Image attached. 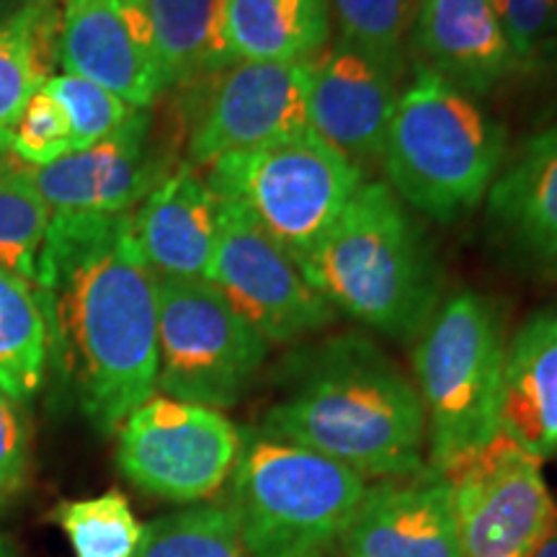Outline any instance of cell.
<instances>
[{
    "label": "cell",
    "instance_id": "obj_9",
    "mask_svg": "<svg viewBox=\"0 0 557 557\" xmlns=\"http://www.w3.org/2000/svg\"><path fill=\"white\" fill-rule=\"evenodd\" d=\"M436 470L449 483L459 557H534L557 524L542 459L500 431Z\"/></svg>",
    "mask_w": 557,
    "mask_h": 557
},
{
    "label": "cell",
    "instance_id": "obj_28",
    "mask_svg": "<svg viewBox=\"0 0 557 557\" xmlns=\"http://www.w3.org/2000/svg\"><path fill=\"white\" fill-rule=\"evenodd\" d=\"M52 519L65 529L75 557H132L143 540V524L120 491L67 500L54 508Z\"/></svg>",
    "mask_w": 557,
    "mask_h": 557
},
{
    "label": "cell",
    "instance_id": "obj_5",
    "mask_svg": "<svg viewBox=\"0 0 557 557\" xmlns=\"http://www.w3.org/2000/svg\"><path fill=\"white\" fill-rule=\"evenodd\" d=\"M364 491L344 465L256 431L243 438L225 506L248 557H325Z\"/></svg>",
    "mask_w": 557,
    "mask_h": 557
},
{
    "label": "cell",
    "instance_id": "obj_19",
    "mask_svg": "<svg viewBox=\"0 0 557 557\" xmlns=\"http://www.w3.org/2000/svg\"><path fill=\"white\" fill-rule=\"evenodd\" d=\"M220 197L189 163L178 165L143 205L132 230L145 263L158 278H207L218 243Z\"/></svg>",
    "mask_w": 557,
    "mask_h": 557
},
{
    "label": "cell",
    "instance_id": "obj_3",
    "mask_svg": "<svg viewBox=\"0 0 557 557\" xmlns=\"http://www.w3.org/2000/svg\"><path fill=\"white\" fill-rule=\"evenodd\" d=\"M299 269L333 308L400 341L421 336L442 297L426 235L377 181L359 186Z\"/></svg>",
    "mask_w": 557,
    "mask_h": 557
},
{
    "label": "cell",
    "instance_id": "obj_29",
    "mask_svg": "<svg viewBox=\"0 0 557 557\" xmlns=\"http://www.w3.org/2000/svg\"><path fill=\"white\" fill-rule=\"evenodd\" d=\"M41 88L65 111L73 152L88 150L103 143L137 111L111 90L70 73L50 75Z\"/></svg>",
    "mask_w": 557,
    "mask_h": 557
},
{
    "label": "cell",
    "instance_id": "obj_4",
    "mask_svg": "<svg viewBox=\"0 0 557 557\" xmlns=\"http://www.w3.org/2000/svg\"><path fill=\"white\" fill-rule=\"evenodd\" d=\"M380 160L403 205L449 225L491 191L506 163V129L475 96L413 62Z\"/></svg>",
    "mask_w": 557,
    "mask_h": 557
},
{
    "label": "cell",
    "instance_id": "obj_31",
    "mask_svg": "<svg viewBox=\"0 0 557 557\" xmlns=\"http://www.w3.org/2000/svg\"><path fill=\"white\" fill-rule=\"evenodd\" d=\"M517 67H532L557 32V0H491Z\"/></svg>",
    "mask_w": 557,
    "mask_h": 557
},
{
    "label": "cell",
    "instance_id": "obj_32",
    "mask_svg": "<svg viewBox=\"0 0 557 557\" xmlns=\"http://www.w3.org/2000/svg\"><path fill=\"white\" fill-rule=\"evenodd\" d=\"M29 438L16 403L0 389V504L18 491L26 475Z\"/></svg>",
    "mask_w": 557,
    "mask_h": 557
},
{
    "label": "cell",
    "instance_id": "obj_30",
    "mask_svg": "<svg viewBox=\"0 0 557 557\" xmlns=\"http://www.w3.org/2000/svg\"><path fill=\"white\" fill-rule=\"evenodd\" d=\"M11 152L13 158L34 169H45L73 152L65 111L45 88H39L21 111V120L13 129Z\"/></svg>",
    "mask_w": 557,
    "mask_h": 557
},
{
    "label": "cell",
    "instance_id": "obj_34",
    "mask_svg": "<svg viewBox=\"0 0 557 557\" xmlns=\"http://www.w3.org/2000/svg\"><path fill=\"white\" fill-rule=\"evenodd\" d=\"M26 3H29V0H0V24L9 21L13 13H18Z\"/></svg>",
    "mask_w": 557,
    "mask_h": 557
},
{
    "label": "cell",
    "instance_id": "obj_25",
    "mask_svg": "<svg viewBox=\"0 0 557 557\" xmlns=\"http://www.w3.org/2000/svg\"><path fill=\"white\" fill-rule=\"evenodd\" d=\"M50 225L34 165L0 158V269L37 287V259Z\"/></svg>",
    "mask_w": 557,
    "mask_h": 557
},
{
    "label": "cell",
    "instance_id": "obj_16",
    "mask_svg": "<svg viewBox=\"0 0 557 557\" xmlns=\"http://www.w3.org/2000/svg\"><path fill=\"white\" fill-rule=\"evenodd\" d=\"M398 99V78L344 41L310 60L308 127L359 169L382 158Z\"/></svg>",
    "mask_w": 557,
    "mask_h": 557
},
{
    "label": "cell",
    "instance_id": "obj_6",
    "mask_svg": "<svg viewBox=\"0 0 557 557\" xmlns=\"http://www.w3.org/2000/svg\"><path fill=\"white\" fill-rule=\"evenodd\" d=\"M504 359L506 323L493 299L457 292L429 320L413 354L426 410L429 465L444 468L498 434Z\"/></svg>",
    "mask_w": 557,
    "mask_h": 557
},
{
    "label": "cell",
    "instance_id": "obj_27",
    "mask_svg": "<svg viewBox=\"0 0 557 557\" xmlns=\"http://www.w3.org/2000/svg\"><path fill=\"white\" fill-rule=\"evenodd\" d=\"M132 557H248L227 506H197L143 527Z\"/></svg>",
    "mask_w": 557,
    "mask_h": 557
},
{
    "label": "cell",
    "instance_id": "obj_23",
    "mask_svg": "<svg viewBox=\"0 0 557 557\" xmlns=\"http://www.w3.org/2000/svg\"><path fill=\"white\" fill-rule=\"evenodd\" d=\"M165 86H181L233 65L225 45V0H145Z\"/></svg>",
    "mask_w": 557,
    "mask_h": 557
},
{
    "label": "cell",
    "instance_id": "obj_11",
    "mask_svg": "<svg viewBox=\"0 0 557 557\" xmlns=\"http://www.w3.org/2000/svg\"><path fill=\"white\" fill-rule=\"evenodd\" d=\"M207 282L267 344H292L323 331L336 318V308L305 278L297 261L235 201L220 199L218 243Z\"/></svg>",
    "mask_w": 557,
    "mask_h": 557
},
{
    "label": "cell",
    "instance_id": "obj_26",
    "mask_svg": "<svg viewBox=\"0 0 557 557\" xmlns=\"http://www.w3.org/2000/svg\"><path fill=\"white\" fill-rule=\"evenodd\" d=\"M331 5L338 21V41L400 81L416 0H331Z\"/></svg>",
    "mask_w": 557,
    "mask_h": 557
},
{
    "label": "cell",
    "instance_id": "obj_18",
    "mask_svg": "<svg viewBox=\"0 0 557 557\" xmlns=\"http://www.w3.org/2000/svg\"><path fill=\"white\" fill-rule=\"evenodd\" d=\"M485 201L500 246L527 267L557 274V124L521 145Z\"/></svg>",
    "mask_w": 557,
    "mask_h": 557
},
{
    "label": "cell",
    "instance_id": "obj_1",
    "mask_svg": "<svg viewBox=\"0 0 557 557\" xmlns=\"http://www.w3.org/2000/svg\"><path fill=\"white\" fill-rule=\"evenodd\" d=\"M37 292L60 297L81 406L114 434L158 385V292L132 230L116 218H50L37 259Z\"/></svg>",
    "mask_w": 557,
    "mask_h": 557
},
{
    "label": "cell",
    "instance_id": "obj_8",
    "mask_svg": "<svg viewBox=\"0 0 557 557\" xmlns=\"http://www.w3.org/2000/svg\"><path fill=\"white\" fill-rule=\"evenodd\" d=\"M158 385L169 398L230 408L269 344L207 278H158Z\"/></svg>",
    "mask_w": 557,
    "mask_h": 557
},
{
    "label": "cell",
    "instance_id": "obj_13",
    "mask_svg": "<svg viewBox=\"0 0 557 557\" xmlns=\"http://www.w3.org/2000/svg\"><path fill=\"white\" fill-rule=\"evenodd\" d=\"M58 60L65 73L111 90L135 109H150L169 88L145 0H65Z\"/></svg>",
    "mask_w": 557,
    "mask_h": 557
},
{
    "label": "cell",
    "instance_id": "obj_35",
    "mask_svg": "<svg viewBox=\"0 0 557 557\" xmlns=\"http://www.w3.org/2000/svg\"><path fill=\"white\" fill-rule=\"evenodd\" d=\"M0 557H13V555H11V549L5 547V542H3V540H0Z\"/></svg>",
    "mask_w": 557,
    "mask_h": 557
},
{
    "label": "cell",
    "instance_id": "obj_10",
    "mask_svg": "<svg viewBox=\"0 0 557 557\" xmlns=\"http://www.w3.org/2000/svg\"><path fill=\"white\" fill-rule=\"evenodd\" d=\"M243 438L220 410L150 398L120 426L116 465L150 496L191 504L218 493L238 462Z\"/></svg>",
    "mask_w": 557,
    "mask_h": 557
},
{
    "label": "cell",
    "instance_id": "obj_21",
    "mask_svg": "<svg viewBox=\"0 0 557 557\" xmlns=\"http://www.w3.org/2000/svg\"><path fill=\"white\" fill-rule=\"evenodd\" d=\"M331 41V0H225L233 62H310Z\"/></svg>",
    "mask_w": 557,
    "mask_h": 557
},
{
    "label": "cell",
    "instance_id": "obj_2",
    "mask_svg": "<svg viewBox=\"0 0 557 557\" xmlns=\"http://www.w3.org/2000/svg\"><path fill=\"white\" fill-rule=\"evenodd\" d=\"M292 367L263 434L312 449L361 478H406L423 468L426 410L398 364L357 333H344Z\"/></svg>",
    "mask_w": 557,
    "mask_h": 557
},
{
    "label": "cell",
    "instance_id": "obj_12",
    "mask_svg": "<svg viewBox=\"0 0 557 557\" xmlns=\"http://www.w3.org/2000/svg\"><path fill=\"white\" fill-rule=\"evenodd\" d=\"M310 62L238 60L214 75L189 137V165L214 160L308 127Z\"/></svg>",
    "mask_w": 557,
    "mask_h": 557
},
{
    "label": "cell",
    "instance_id": "obj_24",
    "mask_svg": "<svg viewBox=\"0 0 557 557\" xmlns=\"http://www.w3.org/2000/svg\"><path fill=\"white\" fill-rule=\"evenodd\" d=\"M50 320L32 282L0 269V389L13 403L34 398L45 382Z\"/></svg>",
    "mask_w": 557,
    "mask_h": 557
},
{
    "label": "cell",
    "instance_id": "obj_17",
    "mask_svg": "<svg viewBox=\"0 0 557 557\" xmlns=\"http://www.w3.org/2000/svg\"><path fill=\"white\" fill-rule=\"evenodd\" d=\"M408 45L418 65L470 96L519 70L491 0H416Z\"/></svg>",
    "mask_w": 557,
    "mask_h": 557
},
{
    "label": "cell",
    "instance_id": "obj_14",
    "mask_svg": "<svg viewBox=\"0 0 557 557\" xmlns=\"http://www.w3.org/2000/svg\"><path fill=\"white\" fill-rule=\"evenodd\" d=\"M169 176V158L150 143L148 109H137L114 135L94 148L34 169L50 218L127 214Z\"/></svg>",
    "mask_w": 557,
    "mask_h": 557
},
{
    "label": "cell",
    "instance_id": "obj_7",
    "mask_svg": "<svg viewBox=\"0 0 557 557\" xmlns=\"http://www.w3.org/2000/svg\"><path fill=\"white\" fill-rule=\"evenodd\" d=\"M364 173L312 127L214 160L205 181L220 199L246 209L299 261L338 220Z\"/></svg>",
    "mask_w": 557,
    "mask_h": 557
},
{
    "label": "cell",
    "instance_id": "obj_22",
    "mask_svg": "<svg viewBox=\"0 0 557 557\" xmlns=\"http://www.w3.org/2000/svg\"><path fill=\"white\" fill-rule=\"evenodd\" d=\"M58 0H29L0 24V150H11L21 111L58 60Z\"/></svg>",
    "mask_w": 557,
    "mask_h": 557
},
{
    "label": "cell",
    "instance_id": "obj_15",
    "mask_svg": "<svg viewBox=\"0 0 557 557\" xmlns=\"http://www.w3.org/2000/svg\"><path fill=\"white\" fill-rule=\"evenodd\" d=\"M341 547L346 557H459L447 478L423 465L413 475L367 487Z\"/></svg>",
    "mask_w": 557,
    "mask_h": 557
},
{
    "label": "cell",
    "instance_id": "obj_20",
    "mask_svg": "<svg viewBox=\"0 0 557 557\" xmlns=\"http://www.w3.org/2000/svg\"><path fill=\"white\" fill-rule=\"evenodd\" d=\"M500 434L534 457L557 451V310H542L506 344Z\"/></svg>",
    "mask_w": 557,
    "mask_h": 557
},
{
    "label": "cell",
    "instance_id": "obj_33",
    "mask_svg": "<svg viewBox=\"0 0 557 557\" xmlns=\"http://www.w3.org/2000/svg\"><path fill=\"white\" fill-rule=\"evenodd\" d=\"M534 557H557V524L553 527V532L547 534V540L542 542Z\"/></svg>",
    "mask_w": 557,
    "mask_h": 557
}]
</instances>
